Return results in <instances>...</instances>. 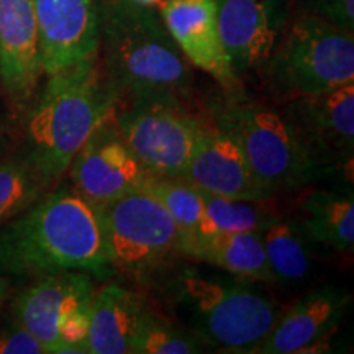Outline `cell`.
<instances>
[{"mask_svg":"<svg viewBox=\"0 0 354 354\" xmlns=\"http://www.w3.org/2000/svg\"><path fill=\"white\" fill-rule=\"evenodd\" d=\"M305 233L313 243L330 246L339 253H351L354 246V198L353 192L317 190L305 198Z\"/></svg>","mask_w":354,"mask_h":354,"instance_id":"cell-20","label":"cell"},{"mask_svg":"<svg viewBox=\"0 0 354 354\" xmlns=\"http://www.w3.org/2000/svg\"><path fill=\"white\" fill-rule=\"evenodd\" d=\"M95 287L82 271H63L35 279L13 299V320L32 333L48 354H56L61 328L77 313L88 312Z\"/></svg>","mask_w":354,"mask_h":354,"instance_id":"cell-10","label":"cell"},{"mask_svg":"<svg viewBox=\"0 0 354 354\" xmlns=\"http://www.w3.org/2000/svg\"><path fill=\"white\" fill-rule=\"evenodd\" d=\"M46 349L28 330L13 320L0 330V354H44Z\"/></svg>","mask_w":354,"mask_h":354,"instance_id":"cell-27","label":"cell"},{"mask_svg":"<svg viewBox=\"0 0 354 354\" xmlns=\"http://www.w3.org/2000/svg\"><path fill=\"white\" fill-rule=\"evenodd\" d=\"M261 240L276 284L297 286L308 277L313 266V241L300 221L279 216L261 232Z\"/></svg>","mask_w":354,"mask_h":354,"instance_id":"cell-21","label":"cell"},{"mask_svg":"<svg viewBox=\"0 0 354 354\" xmlns=\"http://www.w3.org/2000/svg\"><path fill=\"white\" fill-rule=\"evenodd\" d=\"M0 123H2V112H0Z\"/></svg>","mask_w":354,"mask_h":354,"instance_id":"cell-30","label":"cell"},{"mask_svg":"<svg viewBox=\"0 0 354 354\" xmlns=\"http://www.w3.org/2000/svg\"><path fill=\"white\" fill-rule=\"evenodd\" d=\"M68 171L73 189L94 205L140 190L153 176L120 138L113 117L97 128Z\"/></svg>","mask_w":354,"mask_h":354,"instance_id":"cell-12","label":"cell"},{"mask_svg":"<svg viewBox=\"0 0 354 354\" xmlns=\"http://www.w3.org/2000/svg\"><path fill=\"white\" fill-rule=\"evenodd\" d=\"M203 194L205 214L202 223L194 236L203 238L215 233H233V232H258L276 221L279 215L268 205V201H250V198H230ZM185 240V241H187Z\"/></svg>","mask_w":354,"mask_h":354,"instance_id":"cell-22","label":"cell"},{"mask_svg":"<svg viewBox=\"0 0 354 354\" xmlns=\"http://www.w3.org/2000/svg\"><path fill=\"white\" fill-rule=\"evenodd\" d=\"M216 128L228 131L245 153L269 197L307 185L326 174L297 128L268 105L233 99L214 109Z\"/></svg>","mask_w":354,"mask_h":354,"instance_id":"cell-5","label":"cell"},{"mask_svg":"<svg viewBox=\"0 0 354 354\" xmlns=\"http://www.w3.org/2000/svg\"><path fill=\"white\" fill-rule=\"evenodd\" d=\"M117 104L97 56L51 74L25 110L24 158L51 187L97 128L113 117Z\"/></svg>","mask_w":354,"mask_h":354,"instance_id":"cell-3","label":"cell"},{"mask_svg":"<svg viewBox=\"0 0 354 354\" xmlns=\"http://www.w3.org/2000/svg\"><path fill=\"white\" fill-rule=\"evenodd\" d=\"M0 271L35 279L63 271L107 277L99 209L74 189L44 194L32 207L0 225Z\"/></svg>","mask_w":354,"mask_h":354,"instance_id":"cell-1","label":"cell"},{"mask_svg":"<svg viewBox=\"0 0 354 354\" xmlns=\"http://www.w3.org/2000/svg\"><path fill=\"white\" fill-rule=\"evenodd\" d=\"M141 190L151 194L162 203L169 215L185 234V240L197 233L201 227L205 202L202 190L185 183L180 177L149 176Z\"/></svg>","mask_w":354,"mask_h":354,"instance_id":"cell-23","label":"cell"},{"mask_svg":"<svg viewBox=\"0 0 354 354\" xmlns=\"http://www.w3.org/2000/svg\"><path fill=\"white\" fill-rule=\"evenodd\" d=\"M48 187L25 158L0 162V225L32 207Z\"/></svg>","mask_w":354,"mask_h":354,"instance_id":"cell-24","label":"cell"},{"mask_svg":"<svg viewBox=\"0 0 354 354\" xmlns=\"http://www.w3.org/2000/svg\"><path fill=\"white\" fill-rule=\"evenodd\" d=\"M6 295H7V281H6V276H3V272L0 271V302L6 299Z\"/></svg>","mask_w":354,"mask_h":354,"instance_id":"cell-28","label":"cell"},{"mask_svg":"<svg viewBox=\"0 0 354 354\" xmlns=\"http://www.w3.org/2000/svg\"><path fill=\"white\" fill-rule=\"evenodd\" d=\"M161 7L167 32L187 61L223 86H234L236 74L221 44L214 0H166Z\"/></svg>","mask_w":354,"mask_h":354,"instance_id":"cell-17","label":"cell"},{"mask_svg":"<svg viewBox=\"0 0 354 354\" xmlns=\"http://www.w3.org/2000/svg\"><path fill=\"white\" fill-rule=\"evenodd\" d=\"M184 258L201 261L250 281L276 284L258 232L215 233L212 236L192 238L185 241Z\"/></svg>","mask_w":354,"mask_h":354,"instance_id":"cell-19","label":"cell"},{"mask_svg":"<svg viewBox=\"0 0 354 354\" xmlns=\"http://www.w3.org/2000/svg\"><path fill=\"white\" fill-rule=\"evenodd\" d=\"M135 2L145 7H154V6H162L166 0H135Z\"/></svg>","mask_w":354,"mask_h":354,"instance_id":"cell-29","label":"cell"},{"mask_svg":"<svg viewBox=\"0 0 354 354\" xmlns=\"http://www.w3.org/2000/svg\"><path fill=\"white\" fill-rule=\"evenodd\" d=\"M43 76L32 0H0V87L8 104L25 112Z\"/></svg>","mask_w":354,"mask_h":354,"instance_id":"cell-14","label":"cell"},{"mask_svg":"<svg viewBox=\"0 0 354 354\" xmlns=\"http://www.w3.org/2000/svg\"><path fill=\"white\" fill-rule=\"evenodd\" d=\"M351 304V294L342 287L325 286L308 292L289 312L281 313L271 333L256 353L299 354L328 346V338Z\"/></svg>","mask_w":354,"mask_h":354,"instance_id":"cell-15","label":"cell"},{"mask_svg":"<svg viewBox=\"0 0 354 354\" xmlns=\"http://www.w3.org/2000/svg\"><path fill=\"white\" fill-rule=\"evenodd\" d=\"M271 87L286 99L326 94L354 82L353 32L300 13L266 63Z\"/></svg>","mask_w":354,"mask_h":354,"instance_id":"cell-6","label":"cell"},{"mask_svg":"<svg viewBox=\"0 0 354 354\" xmlns=\"http://www.w3.org/2000/svg\"><path fill=\"white\" fill-rule=\"evenodd\" d=\"M299 10L354 32V0H294Z\"/></svg>","mask_w":354,"mask_h":354,"instance_id":"cell-26","label":"cell"},{"mask_svg":"<svg viewBox=\"0 0 354 354\" xmlns=\"http://www.w3.org/2000/svg\"><path fill=\"white\" fill-rule=\"evenodd\" d=\"M113 123L120 138L153 176L180 177L194 149L209 128L184 105L138 102L120 112Z\"/></svg>","mask_w":354,"mask_h":354,"instance_id":"cell-8","label":"cell"},{"mask_svg":"<svg viewBox=\"0 0 354 354\" xmlns=\"http://www.w3.org/2000/svg\"><path fill=\"white\" fill-rule=\"evenodd\" d=\"M169 294L190 333L221 353H256L281 317L268 290L228 272L185 268L172 277Z\"/></svg>","mask_w":354,"mask_h":354,"instance_id":"cell-4","label":"cell"},{"mask_svg":"<svg viewBox=\"0 0 354 354\" xmlns=\"http://www.w3.org/2000/svg\"><path fill=\"white\" fill-rule=\"evenodd\" d=\"M104 74L117 100L187 105L194 73L153 7L135 0L102 3Z\"/></svg>","mask_w":354,"mask_h":354,"instance_id":"cell-2","label":"cell"},{"mask_svg":"<svg viewBox=\"0 0 354 354\" xmlns=\"http://www.w3.org/2000/svg\"><path fill=\"white\" fill-rule=\"evenodd\" d=\"M284 113L325 172L339 166L353 167L354 82L326 94L292 99Z\"/></svg>","mask_w":354,"mask_h":354,"instance_id":"cell-13","label":"cell"},{"mask_svg":"<svg viewBox=\"0 0 354 354\" xmlns=\"http://www.w3.org/2000/svg\"><path fill=\"white\" fill-rule=\"evenodd\" d=\"M43 74L59 73L97 56L100 48V0H32Z\"/></svg>","mask_w":354,"mask_h":354,"instance_id":"cell-11","label":"cell"},{"mask_svg":"<svg viewBox=\"0 0 354 354\" xmlns=\"http://www.w3.org/2000/svg\"><path fill=\"white\" fill-rule=\"evenodd\" d=\"M97 209L105 254L113 269L148 281L184 258V232L151 194L133 190Z\"/></svg>","mask_w":354,"mask_h":354,"instance_id":"cell-7","label":"cell"},{"mask_svg":"<svg viewBox=\"0 0 354 354\" xmlns=\"http://www.w3.org/2000/svg\"><path fill=\"white\" fill-rule=\"evenodd\" d=\"M180 179L202 192L221 197L250 201L271 198L256 180L238 141L216 127H209L203 131Z\"/></svg>","mask_w":354,"mask_h":354,"instance_id":"cell-16","label":"cell"},{"mask_svg":"<svg viewBox=\"0 0 354 354\" xmlns=\"http://www.w3.org/2000/svg\"><path fill=\"white\" fill-rule=\"evenodd\" d=\"M148 310L136 292L115 282L95 290L86 338L88 354H131Z\"/></svg>","mask_w":354,"mask_h":354,"instance_id":"cell-18","label":"cell"},{"mask_svg":"<svg viewBox=\"0 0 354 354\" xmlns=\"http://www.w3.org/2000/svg\"><path fill=\"white\" fill-rule=\"evenodd\" d=\"M202 351L205 348L190 331L176 328L154 315L151 310L146 312L131 343V354H197Z\"/></svg>","mask_w":354,"mask_h":354,"instance_id":"cell-25","label":"cell"},{"mask_svg":"<svg viewBox=\"0 0 354 354\" xmlns=\"http://www.w3.org/2000/svg\"><path fill=\"white\" fill-rule=\"evenodd\" d=\"M223 50L238 76L264 68L290 21V0H214Z\"/></svg>","mask_w":354,"mask_h":354,"instance_id":"cell-9","label":"cell"}]
</instances>
